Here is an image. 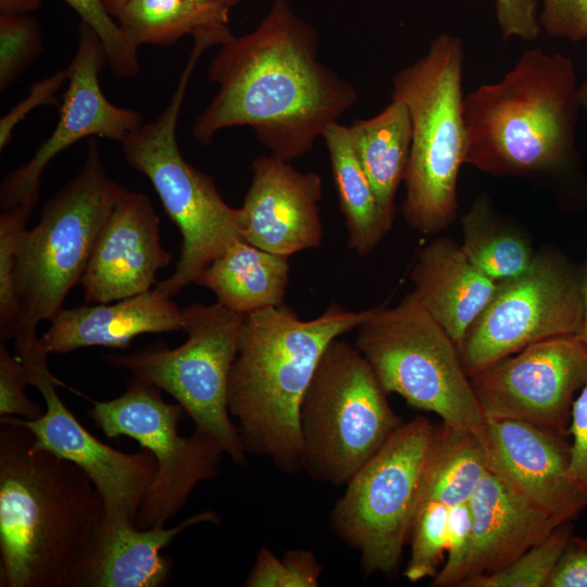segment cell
<instances>
[{"instance_id": "obj_23", "label": "cell", "mask_w": 587, "mask_h": 587, "mask_svg": "<svg viewBox=\"0 0 587 587\" xmlns=\"http://www.w3.org/2000/svg\"><path fill=\"white\" fill-rule=\"evenodd\" d=\"M410 279L412 292L458 347L497 287L467 260L461 245L447 237L420 251Z\"/></svg>"}, {"instance_id": "obj_1", "label": "cell", "mask_w": 587, "mask_h": 587, "mask_svg": "<svg viewBox=\"0 0 587 587\" xmlns=\"http://www.w3.org/2000/svg\"><path fill=\"white\" fill-rule=\"evenodd\" d=\"M220 46L208 70L217 92L192 127L201 145L221 129L249 126L272 154L291 162L358 100L353 85L319 60L316 29L287 0H274L253 30Z\"/></svg>"}, {"instance_id": "obj_27", "label": "cell", "mask_w": 587, "mask_h": 587, "mask_svg": "<svg viewBox=\"0 0 587 587\" xmlns=\"http://www.w3.org/2000/svg\"><path fill=\"white\" fill-rule=\"evenodd\" d=\"M230 0H126L115 13L138 45H171L184 35L228 27Z\"/></svg>"}, {"instance_id": "obj_19", "label": "cell", "mask_w": 587, "mask_h": 587, "mask_svg": "<svg viewBox=\"0 0 587 587\" xmlns=\"http://www.w3.org/2000/svg\"><path fill=\"white\" fill-rule=\"evenodd\" d=\"M171 260L161 243L160 218L151 200L125 189L101 228L80 278L85 301L110 303L148 291Z\"/></svg>"}, {"instance_id": "obj_5", "label": "cell", "mask_w": 587, "mask_h": 587, "mask_svg": "<svg viewBox=\"0 0 587 587\" xmlns=\"http://www.w3.org/2000/svg\"><path fill=\"white\" fill-rule=\"evenodd\" d=\"M192 37L188 61L164 110L121 142L126 162L150 180L182 235L174 273L154 287L170 297L195 283L234 241L242 239L239 208L224 201L213 177L188 163L177 143V123L192 72L202 53L221 43L212 32Z\"/></svg>"}, {"instance_id": "obj_42", "label": "cell", "mask_w": 587, "mask_h": 587, "mask_svg": "<svg viewBox=\"0 0 587 587\" xmlns=\"http://www.w3.org/2000/svg\"><path fill=\"white\" fill-rule=\"evenodd\" d=\"M548 587H587V540L572 535Z\"/></svg>"}, {"instance_id": "obj_25", "label": "cell", "mask_w": 587, "mask_h": 587, "mask_svg": "<svg viewBox=\"0 0 587 587\" xmlns=\"http://www.w3.org/2000/svg\"><path fill=\"white\" fill-rule=\"evenodd\" d=\"M348 248L360 257L371 253L392 226L394 216L379 203L351 142L347 125L332 123L323 133Z\"/></svg>"}, {"instance_id": "obj_39", "label": "cell", "mask_w": 587, "mask_h": 587, "mask_svg": "<svg viewBox=\"0 0 587 587\" xmlns=\"http://www.w3.org/2000/svg\"><path fill=\"white\" fill-rule=\"evenodd\" d=\"M495 12L503 40L534 41L541 34L537 0H495Z\"/></svg>"}, {"instance_id": "obj_34", "label": "cell", "mask_w": 587, "mask_h": 587, "mask_svg": "<svg viewBox=\"0 0 587 587\" xmlns=\"http://www.w3.org/2000/svg\"><path fill=\"white\" fill-rule=\"evenodd\" d=\"M98 36L104 47L109 66L117 77L132 78L140 70L139 46L120 26L103 0H63Z\"/></svg>"}, {"instance_id": "obj_40", "label": "cell", "mask_w": 587, "mask_h": 587, "mask_svg": "<svg viewBox=\"0 0 587 587\" xmlns=\"http://www.w3.org/2000/svg\"><path fill=\"white\" fill-rule=\"evenodd\" d=\"M67 79L66 68L33 85L28 96L8 112L0 121V150L10 142L14 127L26 117L33 108L41 104H58L53 93Z\"/></svg>"}, {"instance_id": "obj_7", "label": "cell", "mask_w": 587, "mask_h": 587, "mask_svg": "<svg viewBox=\"0 0 587 587\" xmlns=\"http://www.w3.org/2000/svg\"><path fill=\"white\" fill-rule=\"evenodd\" d=\"M125 189L107 174L97 139L90 137L76 176L45 203L38 223L18 236L13 282L20 332L36 333L40 322L63 309Z\"/></svg>"}, {"instance_id": "obj_15", "label": "cell", "mask_w": 587, "mask_h": 587, "mask_svg": "<svg viewBox=\"0 0 587 587\" xmlns=\"http://www.w3.org/2000/svg\"><path fill=\"white\" fill-rule=\"evenodd\" d=\"M485 419L528 422L569 436L574 395L587 383L577 335L532 344L470 378Z\"/></svg>"}, {"instance_id": "obj_17", "label": "cell", "mask_w": 587, "mask_h": 587, "mask_svg": "<svg viewBox=\"0 0 587 587\" xmlns=\"http://www.w3.org/2000/svg\"><path fill=\"white\" fill-rule=\"evenodd\" d=\"M479 439L488 471L537 509L566 522L587 507V492L571 474L566 435L524 421L485 419Z\"/></svg>"}, {"instance_id": "obj_31", "label": "cell", "mask_w": 587, "mask_h": 587, "mask_svg": "<svg viewBox=\"0 0 587 587\" xmlns=\"http://www.w3.org/2000/svg\"><path fill=\"white\" fill-rule=\"evenodd\" d=\"M572 535V521L563 522L503 570L471 579L462 587H548Z\"/></svg>"}, {"instance_id": "obj_37", "label": "cell", "mask_w": 587, "mask_h": 587, "mask_svg": "<svg viewBox=\"0 0 587 587\" xmlns=\"http://www.w3.org/2000/svg\"><path fill=\"white\" fill-rule=\"evenodd\" d=\"M29 385L27 370L16 354H11L1 340L0 345V416H18L25 420L39 417L43 411L25 394Z\"/></svg>"}, {"instance_id": "obj_12", "label": "cell", "mask_w": 587, "mask_h": 587, "mask_svg": "<svg viewBox=\"0 0 587 587\" xmlns=\"http://www.w3.org/2000/svg\"><path fill=\"white\" fill-rule=\"evenodd\" d=\"M161 389L132 377L125 391L108 401L91 400L88 415L108 438L136 440L149 450L157 470L136 519V527L165 526L187 503L195 487L218 474L222 446L196 429L184 437L179 422L187 414L179 403H167Z\"/></svg>"}, {"instance_id": "obj_3", "label": "cell", "mask_w": 587, "mask_h": 587, "mask_svg": "<svg viewBox=\"0 0 587 587\" xmlns=\"http://www.w3.org/2000/svg\"><path fill=\"white\" fill-rule=\"evenodd\" d=\"M373 309L350 311L333 302L303 321L287 307L243 315L228 383V411L247 453L279 471H302L300 405L328 345L357 327Z\"/></svg>"}, {"instance_id": "obj_33", "label": "cell", "mask_w": 587, "mask_h": 587, "mask_svg": "<svg viewBox=\"0 0 587 587\" xmlns=\"http://www.w3.org/2000/svg\"><path fill=\"white\" fill-rule=\"evenodd\" d=\"M42 50L41 29L35 16L0 12V90L10 88Z\"/></svg>"}, {"instance_id": "obj_32", "label": "cell", "mask_w": 587, "mask_h": 587, "mask_svg": "<svg viewBox=\"0 0 587 587\" xmlns=\"http://www.w3.org/2000/svg\"><path fill=\"white\" fill-rule=\"evenodd\" d=\"M35 207L20 204L0 214V339H14L21 317L14 289L13 272L18 236L26 228Z\"/></svg>"}, {"instance_id": "obj_45", "label": "cell", "mask_w": 587, "mask_h": 587, "mask_svg": "<svg viewBox=\"0 0 587 587\" xmlns=\"http://www.w3.org/2000/svg\"><path fill=\"white\" fill-rule=\"evenodd\" d=\"M577 96L579 105L587 111V79L578 86Z\"/></svg>"}, {"instance_id": "obj_28", "label": "cell", "mask_w": 587, "mask_h": 587, "mask_svg": "<svg viewBox=\"0 0 587 587\" xmlns=\"http://www.w3.org/2000/svg\"><path fill=\"white\" fill-rule=\"evenodd\" d=\"M487 471L478 435L441 423L436 426L420 499L448 508L469 502Z\"/></svg>"}, {"instance_id": "obj_2", "label": "cell", "mask_w": 587, "mask_h": 587, "mask_svg": "<svg viewBox=\"0 0 587 587\" xmlns=\"http://www.w3.org/2000/svg\"><path fill=\"white\" fill-rule=\"evenodd\" d=\"M103 515L80 467L35 448L25 426L0 416L1 587H68Z\"/></svg>"}, {"instance_id": "obj_20", "label": "cell", "mask_w": 587, "mask_h": 587, "mask_svg": "<svg viewBox=\"0 0 587 587\" xmlns=\"http://www.w3.org/2000/svg\"><path fill=\"white\" fill-rule=\"evenodd\" d=\"M218 522L213 510L192 514L170 528L142 529L103 516L73 569L68 587L165 586L171 579L173 561L161 551L187 528Z\"/></svg>"}, {"instance_id": "obj_11", "label": "cell", "mask_w": 587, "mask_h": 587, "mask_svg": "<svg viewBox=\"0 0 587 587\" xmlns=\"http://www.w3.org/2000/svg\"><path fill=\"white\" fill-rule=\"evenodd\" d=\"M435 433L424 416L403 423L349 479L330 511L333 533L359 553L366 575L390 574L401 562Z\"/></svg>"}, {"instance_id": "obj_14", "label": "cell", "mask_w": 587, "mask_h": 587, "mask_svg": "<svg viewBox=\"0 0 587 587\" xmlns=\"http://www.w3.org/2000/svg\"><path fill=\"white\" fill-rule=\"evenodd\" d=\"M15 354L24 363L29 385L41 394L46 409L34 420L12 416L34 436V446L80 467L104 502V517L136 525L141 501L155 474L152 453L143 449L127 453L105 445L76 419L60 398V384L48 366V352L36 333L14 338Z\"/></svg>"}, {"instance_id": "obj_38", "label": "cell", "mask_w": 587, "mask_h": 587, "mask_svg": "<svg viewBox=\"0 0 587 587\" xmlns=\"http://www.w3.org/2000/svg\"><path fill=\"white\" fill-rule=\"evenodd\" d=\"M539 21L548 35L580 41L587 38V0H542Z\"/></svg>"}, {"instance_id": "obj_13", "label": "cell", "mask_w": 587, "mask_h": 587, "mask_svg": "<svg viewBox=\"0 0 587 587\" xmlns=\"http://www.w3.org/2000/svg\"><path fill=\"white\" fill-rule=\"evenodd\" d=\"M583 317L580 273L562 257L541 252L523 274L497 283L459 345L471 378L527 346L578 335Z\"/></svg>"}, {"instance_id": "obj_35", "label": "cell", "mask_w": 587, "mask_h": 587, "mask_svg": "<svg viewBox=\"0 0 587 587\" xmlns=\"http://www.w3.org/2000/svg\"><path fill=\"white\" fill-rule=\"evenodd\" d=\"M322 565L314 553L304 549H291L278 559L268 548L258 551L250 571L247 587H316Z\"/></svg>"}, {"instance_id": "obj_46", "label": "cell", "mask_w": 587, "mask_h": 587, "mask_svg": "<svg viewBox=\"0 0 587 587\" xmlns=\"http://www.w3.org/2000/svg\"><path fill=\"white\" fill-rule=\"evenodd\" d=\"M111 15H115L126 0H103Z\"/></svg>"}, {"instance_id": "obj_36", "label": "cell", "mask_w": 587, "mask_h": 587, "mask_svg": "<svg viewBox=\"0 0 587 587\" xmlns=\"http://www.w3.org/2000/svg\"><path fill=\"white\" fill-rule=\"evenodd\" d=\"M472 545V510L470 502H464L449 509L446 559L441 569L433 578L434 586H461L466 576Z\"/></svg>"}, {"instance_id": "obj_30", "label": "cell", "mask_w": 587, "mask_h": 587, "mask_svg": "<svg viewBox=\"0 0 587 587\" xmlns=\"http://www.w3.org/2000/svg\"><path fill=\"white\" fill-rule=\"evenodd\" d=\"M449 509L436 500H419L408 535L411 554L403 571L409 582L434 578L441 569L447 551Z\"/></svg>"}, {"instance_id": "obj_6", "label": "cell", "mask_w": 587, "mask_h": 587, "mask_svg": "<svg viewBox=\"0 0 587 587\" xmlns=\"http://www.w3.org/2000/svg\"><path fill=\"white\" fill-rule=\"evenodd\" d=\"M463 59L461 39L440 34L425 55L392 79L391 98L405 104L412 123L403 217L425 235L445 229L457 216V183L466 142Z\"/></svg>"}, {"instance_id": "obj_18", "label": "cell", "mask_w": 587, "mask_h": 587, "mask_svg": "<svg viewBox=\"0 0 587 587\" xmlns=\"http://www.w3.org/2000/svg\"><path fill=\"white\" fill-rule=\"evenodd\" d=\"M290 163L272 153L254 159L252 180L239 208L241 238L288 258L320 247L323 238L322 178Z\"/></svg>"}, {"instance_id": "obj_43", "label": "cell", "mask_w": 587, "mask_h": 587, "mask_svg": "<svg viewBox=\"0 0 587 587\" xmlns=\"http://www.w3.org/2000/svg\"><path fill=\"white\" fill-rule=\"evenodd\" d=\"M41 3L42 0H0V12L30 13Z\"/></svg>"}, {"instance_id": "obj_24", "label": "cell", "mask_w": 587, "mask_h": 587, "mask_svg": "<svg viewBox=\"0 0 587 587\" xmlns=\"http://www.w3.org/2000/svg\"><path fill=\"white\" fill-rule=\"evenodd\" d=\"M288 257L234 241L196 279L227 309L248 314L284 304L289 282Z\"/></svg>"}, {"instance_id": "obj_41", "label": "cell", "mask_w": 587, "mask_h": 587, "mask_svg": "<svg viewBox=\"0 0 587 587\" xmlns=\"http://www.w3.org/2000/svg\"><path fill=\"white\" fill-rule=\"evenodd\" d=\"M569 435L571 441V474L587 492V383L574 400Z\"/></svg>"}, {"instance_id": "obj_29", "label": "cell", "mask_w": 587, "mask_h": 587, "mask_svg": "<svg viewBox=\"0 0 587 587\" xmlns=\"http://www.w3.org/2000/svg\"><path fill=\"white\" fill-rule=\"evenodd\" d=\"M462 228L465 257L496 283L523 274L535 259L530 242L500 222L486 196H479L465 213Z\"/></svg>"}, {"instance_id": "obj_4", "label": "cell", "mask_w": 587, "mask_h": 587, "mask_svg": "<svg viewBox=\"0 0 587 587\" xmlns=\"http://www.w3.org/2000/svg\"><path fill=\"white\" fill-rule=\"evenodd\" d=\"M577 89L569 58L524 51L499 82L464 97V163L524 177L566 165L576 157Z\"/></svg>"}, {"instance_id": "obj_44", "label": "cell", "mask_w": 587, "mask_h": 587, "mask_svg": "<svg viewBox=\"0 0 587 587\" xmlns=\"http://www.w3.org/2000/svg\"><path fill=\"white\" fill-rule=\"evenodd\" d=\"M580 289H582V302H583V317L580 330L578 337L587 347V262L580 272Z\"/></svg>"}, {"instance_id": "obj_16", "label": "cell", "mask_w": 587, "mask_h": 587, "mask_svg": "<svg viewBox=\"0 0 587 587\" xmlns=\"http://www.w3.org/2000/svg\"><path fill=\"white\" fill-rule=\"evenodd\" d=\"M107 62L100 39L89 26L80 22L78 47L66 67L68 83L57 126L26 163L3 178L0 187L2 210L20 204L36 207L46 166L80 139L98 136L122 142L142 125L138 111L116 107L105 98L99 74Z\"/></svg>"}, {"instance_id": "obj_26", "label": "cell", "mask_w": 587, "mask_h": 587, "mask_svg": "<svg viewBox=\"0 0 587 587\" xmlns=\"http://www.w3.org/2000/svg\"><path fill=\"white\" fill-rule=\"evenodd\" d=\"M355 154L384 210L394 216L395 197L404 180L412 142L405 104L391 102L377 115L348 126Z\"/></svg>"}, {"instance_id": "obj_10", "label": "cell", "mask_w": 587, "mask_h": 587, "mask_svg": "<svg viewBox=\"0 0 587 587\" xmlns=\"http://www.w3.org/2000/svg\"><path fill=\"white\" fill-rule=\"evenodd\" d=\"M187 339L175 348L154 342L126 354H107L114 367L128 371L170 394L195 428L213 437L238 465L247 452L228 411V383L237 354L243 314L220 302L184 309Z\"/></svg>"}, {"instance_id": "obj_9", "label": "cell", "mask_w": 587, "mask_h": 587, "mask_svg": "<svg viewBox=\"0 0 587 587\" xmlns=\"http://www.w3.org/2000/svg\"><path fill=\"white\" fill-rule=\"evenodd\" d=\"M387 395L357 347L333 340L300 405L302 471L319 482L347 484L404 423Z\"/></svg>"}, {"instance_id": "obj_8", "label": "cell", "mask_w": 587, "mask_h": 587, "mask_svg": "<svg viewBox=\"0 0 587 587\" xmlns=\"http://www.w3.org/2000/svg\"><path fill=\"white\" fill-rule=\"evenodd\" d=\"M357 330L355 347L387 394L480 438L485 416L458 346L413 292L392 308H373Z\"/></svg>"}, {"instance_id": "obj_21", "label": "cell", "mask_w": 587, "mask_h": 587, "mask_svg": "<svg viewBox=\"0 0 587 587\" xmlns=\"http://www.w3.org/2000/svg\"><path fill=\"white\" fill-rule=\"evenodd\" d=\"M184 309L152 288L110 303L62 309L39 340L49 354L97 346L124 349L139 335L184 330Z\"/></svg>"}, {"instance_id": "obj_22", "label": "cell", "mask_w": 587, "mask_h": 587, "mask_svg": "<svg viewBox=\"0 0 587 587\" xmlns=\"http://www.w3.org/2000/svg\"><path fill=\"white\" fill-rule=\"evenodd\" d=\"M469 502L473 545L460 587L503 570L563 523L537 509L489 471Z\"/></svg>"}]
</instances>
